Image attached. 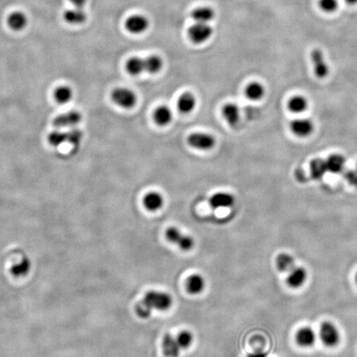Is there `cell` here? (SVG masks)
Listing matches in <instances>:
<instances>
[{
  "instance_id": "6da1fadb",
  "label": "cell",
  "mask_w": 357,
  "mask_h": 357,
  "mask_svg": "<svg viewBox=\"0 0 357 357\" xmlns=\"http://www.w3.org/2000/svg\"><path fill=\"white\" fill-rule=\"evenodd\" d=\"M172 297L165 292L151 290L147 292L142 301L136 307V313L142 318H147L152 310L165 311L172 305Z\"/></svg>"
},
{
  "instance_id": "7a4b0ae2",
  "label": "cell",
  "mask_w": 357,
  "mask_h": 357,
  "mask_svg": "<svg viewBox=\"0 0 357 357\" xmlns=\"http://www.w3.org/2000/svg\"><path fill=\"white\" fill-rule=\"evenodd\" d=\"M163 61L160 56L132 57L126 61V70L131 76H139L143 73L156 74L162 69Z\"/></svg>"
},
{
  "instance_id": "3957f363",
  "label": "cell",
  "mask_w": 357,
  "mask_h": 357,
  "mask_svg": "<svg viewBox=\"0 0 357 357\" xmlns=\"http://www.w3.org/2000/svg\"><path fill=\"white\" fill-rule=\"evenodd\" d=\"M83 132L80 129H59L51 132L48 136V141L54 147H61L63 145L71 146L72 151L80 148L83 141Z\"/></svg>"
},
{
  "instance_id": "277c9868",
  "label": "cell",
  "mask_w": 357,
  "mask_h": 357,
  "mask_svg": "<svg viewBox=\"0 0 357 357\" xmlns=\"http://www.w3.org/2000/svg\"><path fill=\"white\" fill-rule=\"evenodd\" d=\"M319 337L323 345L328 348H334L340 343V332L337 326L329 321H325L321 324Z\"/></svg>"
},
{
  "instance_id": "5b68a950",
  "label": "cell",
  "mask_w": 357,
  "mask_h": 357,
  "mask_svg": "<svg viewBox=\"0 0 357 357\" xmlns=\"http://www.w3.org/2000/svg\"><path fill=\"white\" fill-rule=\"evenodd\" d=\"M289 129L294 136L299 138H306L314 133L315 124L308 118H297L289 123Z\"/></svg>"
},
{
  "instance_id": "8992f818",
  "label": "cell",
  "mask_w": 357,
  "mask_h": 357,
  "mask_svg": "<svg viewBox=\"0 0 357 357\" xmlns=\"http://www.w3.org/2000/svg\"><path fill=\"white\" fill-rule=\"evenodd\" d=\"M112 100L119 107L131 109L136 105L137 98L136 94L127 88H117L112 92Z\"/></svg>"
},
{
  "instance_id": "52a82bcc",
  "label": "cell",
  "mask_w": 357,
  "mask_h": 357,
  "mask_svg": "<svg viewBox=\"0 0 357 357\" xmlns=\"http://www.w3.org/2000/svg\"><path fill=\"white\" fill-rule=\"evenodd\" d=\"M188 35L194 43H204L212 37L213 28L208 23L196 22L189 28Z\"/></svg>"
},
{
  "instance_id": "ba28073f",
  "label": "cell",
  "mask_w": 357,
  "mask_h": 357,
  "mask_svg": "<svg viewBox=\"0 0 357 357\" xmlns=\"http://www.w3.org/2000/svg\"><path fill=\"white\" fill-rule=\"evenodd\" d=\"M188 143L194 148L208 151L215 146L216 140L210 134L205 132H195L188 137Z\"/></svg>"
},
{
  "instance_id": "9c48e42d",
  "label": "cell",
  "mask_w": 357,
  "mask_h": 357,
  "mask_svg": "<svg viewBox=\"0 0 357 357\" xmlns=\"http://www.w3.org/2000/svg\"><path fill=\"white\" fill-rule=\"evenodd\" d=\"M82 121V115L76 110H71L59 115L54 120V125L58 129H71L76 127Z\"/></svg>"
},
{
  "instance_id": "30bf717a",
  "label": "cell",
  "mask_w": 357,
  "mask_h": 357,
  "mask_svg": "<svg viewBox=\"0 0 357 357\" xmlns=\"http://www.w3.org/2000/svg\"><path fill=\"white\" fill-rule=\"evenodd\" d=\"M165 236L169 241L177 245L182 250H190L194 246L195 242L193 238L183 234L180 230L174 227L167 229Z\"/></svg>"
},
{
  "instance_id": "8fae6325",
  "label": "cell",
  "mask_w": 357,
  "mask_h": 357,
  "mask_svg": "<svg viewBox=\"0 0 357 357\" xmlns=\"http://www.w3.org/2000/svg\"><path fill=\"white\" fill-rule=\"evenodd\" d=\"M311 60L314 66V75L318 79H325L329 75L328 66L323 51L320 49H314L312 51Z\"/></svg>"
},
{
  "instance_id": "7c38bea8",
  "label": "cell",
  "mask_w": 357,
  "mask_h": 357,
  "mask_svg": "<svg viewBox=\"0 0 357 357\" xmlns=\"http://www.w3.org/2000/svg\"><path fill=\"white\" fill-rule=\"evenodd\" d=\"M126 29L133 34H141L149 27V21L142 15H132L125 22Z\"/></svg>"
},
{
  "instance_id": "4fadbf2b",
  "label": "cell",
  "mask_w": 357,
  "mask_h": 357,
  "mask_svg": "<svg viewBox=\"0 0 357 357\" xmlns=\"http://www.w3.org/2000/svg\"><path fill=\"white\" fill-rule=\"evenodd\" d=\"M309 107V100L304 95H293L287 101V109L294 115H301L306 112Z\"/></svg>"
},
{
  "instance_id": "5bb4252c",
  "label": "cell",
  "mask_w": 357,
  "mask_h": 357,
  "mask_svg": "<svg viewBox=\"0 0 357 357\" xmlns=\"http://www.w3.org/2000/svg\"><path fill=\"white\" fill-rule=\"evenodd\" d=\"M308 277V273L304 268L301 266H294L289 270L287 275V284L293 289H298L304 285Z\"/></svg>"
},
{
  "instance_id": "9a60e30c",
  "label": "cell",
  "mask_w": 357,
  "mask_h": 357,
  "mask_svg": "<svg viewBox=\"0 0 357 357\" xmlns=\"http://www.w3.org/2000/svg\"><path fill=\"white\" fill-rule=\"evenodd\" d=\"M234 203H235V197L229 193H217L212 195L209 199V205L214 209L230 208L234 205Z\"/></svg>"
},
{
  "instance_id": "2e32d148",
  "label": "cell",
  "mask_w": 357,
  "mask_h": 357,
  "mask_svg": "<svg viewBox=\"0 0 357 357\" xmlns=\"http://www.w3.org/2000/svg\"><path fill=\"white\" fill-rule=\"evenodd\" d=\"M295 340L297 344L300 347L310 348L313 347L316 342V333L311 328L304 327L297 332Z\"/></svg>"
},
{
  "instance_id": "e0dca14e",
  "label": "cell",
  "mask_w": 357,
  "mask_h": 357,
  "mask_svg": "<svg viewBox=\"0 0 357 357\" xmlns=\"http://www.w3.org/2000/svg\"><path fill=\"white\" fill-rule=\"evenodd\" d=\"M162 349L163 353L167 357H177L181 350L176 338L170 334H166L163 338Z\"/></svg>"
},
{
  "instance_id": "ac0fdd59",
  "label": "cell",
  "mask_w": 357,
  "mask_h": 357,
  "mask_svg": "<svg viewBox=\"0 0 357 357\" xmlns=\"http://www.w3.org/2000/svg\"><path fill=\"white\" fill-rule=\"evenodd\" d=\"M225 121L231 126H236L240 120V110L235 104H227L222 110Z\"/></svg>"
},
{
  "instance_id": "d6986e66",
  "label": "cell",
  "mask_w": 357,
  "mask_h": 357,
  "mask_svg": "<svg viewBox=\"0 0 357 357\" xmlns=\"http://www.w3.org/2000/svg\"><path fill=\"white\" fill-rule=\"evenodd\" d=\"M164 204V198L160 193L150 192L143 198V205L149 211H157Z\"/></svg>"
},
{
  "instance_id": "ffe728a7",
  "label": "cell",
  "mask_w": 357,
  "mask_h": 357,
  "mask_svg": "<svg viewBox=\"0 0 357 357\" xmlns=\"http://www.w3.org/2000/svg\"><path fill=\"white\" fill-rule=\"evenodd\" d=\"M245 96L251 101H260L265 95V88L260 82H251L245 90Z\"/></svg>"
},
{
  "instance_id": "44dd1931",
  "label": "cell",
  "mask_w": 357,
  "mask_h": 357,
  "mask_svg": "<svg viewBox=\"0 0 357 357\" xmlns=\"http://www.w3.org/2000/svg\"><path fill=\"white\" fill-rule=\"evenodd\" d=\"M64 19L71 24H83L87 20V13L80 7L69 9L64 12Z\"/></svg>"
},
{
  "instance_id": "7402d4cb",
  "label": "cell",
  "mask_w": 357,
  "mask_h": 357,
  "mask_svg": "<svg viewBox=\"0 0 357 357\" xmlns=\"http://www.w3.org/2000/svg\"><path fill=\"white\" fill-rule=\"evenodd\" d=\"M7 24L13 31H22L27 25V17L24 12L16 11L9 15L7 18Z\"/></svg>"
},
{
  "instance_id": "603a6c76",
  "label": "cell",
  "mask_w": 357,
  "mask_h": 357,
  "mask_svg": "<svg viewBox=\"0 0 357 357\" xmlns=\"http://www.w3.org/2000/svg\"><path fill=\"white\" fill-rule=\"evenodd\" d=\"M177 107L182 114H190L196 107V99L191 93H185L178 100Z\"/></svg>"
},
{
  "instance_id": "cb8c5ba5",
  "label": "cell",
  "mask_w": 357,
  "mask_h": 357,
  "mask_svg": "<svg viewBox=\"0 0 357 357\" xmlns=\"http://www.w3.org/2000/svg\"><path fill=\"white\" fill-rule=\"evenodd\" d=\"M326 166L330 173H340L345 167L346 160L342 155L333 154L325 160Z\"/></svg>"
},
{
  "instance_id": "d4e9b609",
  "label": "cell",
  "mask_w": 357,
  "mask_h": 357,
  "mask_svg": "<svg viewBox=\"0 0 357 357\" xmlns=\"http://www.w3.org/2000/svg\"><path fill=\"white\" fill-rule=\"evenodd\" d=\"M215 12L212 7H198L193 11L191 17L196 22L201 23H208L211 20L214 19Z\"/></svg>"
},
{
  "instance_id": "484cf974",
  "label": "cell",
  "mask_w": 357,
  "mask_h": 357,
  "mask_svg": "<svg viewBox=\"0 0 357 357\" xmlns=\"http://www.w3.org/2000/svg\"><path fill=\"white\" fill-rule=\"evenodd\" d=\"M173 113L170 108L162 105L157 108L154 113V119L160 126H166L172 121Z\"/></svg>"
},
{
  "instance_id": "4316f807",
  "label": "cell",
  "mask_w": 357,
  "mask_h": 357,
  "mask_svg": "<svg viewBox=\"0 0 357 357\" xmlns=\"http://www.w3.org/2000/svg\"><path fill=\"white\" fill-rule=\"evenodd\" d=\"M205 287V281L201 275L195 274L187 279V289L190 294H200Z\"/></svg>"
},
{
  "instance_id": "83f0119b",
  "label": "cell",
  "mask_w": 357,
  "mask_h": 357,
  "mask_svg": "<svg viewBox=\"0 0 357 357\" xmlns=\"http://www.w3.org/2000/svg\"><path fill=\"white\" fill-rule=\"evenodd\" d=\"M73 97V90L68 85H61L55 91V99L61 105L68 104L71 102Z\"/></svg>"
},
{
  "instance_id": "f1b7e54d",
  "label": "cell",
  "mask_w": 357,
  "mask_h": 357,
  "mask_svg": "<svg viewBox=\"0 0 357 357\" xmlns=\"http://www.w3.org/2000/svg\"><path fill=\"white\" fill-rule=\"evenodd\" d=\"M276 266L282 272H289L295 266L294 257L288 253L279 254L276 258Z\"/></svg>"
},
{
  "instance_id": "f546056e",
  "label": "cell",
  "mask_w": 357,
  "mask_h": 357,
  "mask_svg": "<svg viewBox=\"0 0 357 357\" xmlns=\"http://www.w3.org/2000/svg\"><path fill=\"white\" fill-rule=\"evenodd\" d=\"M31 266L32 265H31L29 259L24 258L21 262L12 266L11 272L16 277H22L29 273Z\"/></svg>"
},
{
  "instance_id": "4dcf8cb0",
  "label": "cell",
  "mask_w": 357,
  "mask_h": 357,
  "mask_svg": "<svg viewBox=\"0 0 357 357\" xmlns=\"http://www.w3.org/2000/svg\"><path fill=\"white\" fill-rule=\"evenodd\" d=\"M311 171L314 177H322L325 174L326 171H328L327 166H326L325 160L318 159V160L312 161Z\"/></svg>"
},
{
  "instance_id": "1f68e13d",
  "label": "cell",
  "mask_w": 357,
  "mask_h": 357,
  "mask_svg": "<svg viewBox=\"0 0 357 357\" xmlns=\"http://www.w3.org/2000/svg\"><path fill=\"white\" fill-rule=\"evenodd\" d=\"M176 339H177L180 348L182 349V348H188L190 347L192 344L194 338H193L192 333L188 331H183L180 333V334H178Z\"/></svg>"
},
{
  "instance_id": "d6a6232c",
  "label": "cell",
  "mask_w": 357,
  "mask_h": 357,
  "mask_svg": "<svg viewBox=\"0 0 357 357\" xmlns=\"http://www.w3.org/2000/svg\"><path fill=\"white\" fill-rule=\"evenodd\" d=\"M319 7L323 12L332 13L338 9V0H319Z\"/></svg>"
},
{
  "instance_id": "836d02e7",
  "label": "cell",
  "mask_w": 357,
  "mask_h": 357,
  "mask_svg": "<svg viewBox=\"0 0 357 357\" xmlns=\"http://www.w3.org/2000/svg\"><path fill=\"white\" fill-rule=\"evenodd\" d=\"M246 357H267V353L263 351H256L254 353H250Z\"/></svg>"
},
{
  "instance_id": "e575fe53",
  "label": "cell",
  "mask_w": 357,
  "mask_h": 357,
  "mask_svg": "<svg viewBox=\"0 0 357 357\" xmlns=\"http://www.w3.org/2000/svg\"><path fill=\"white\" fill-rule=\"evenodd\" d=\"M70 1L76 6V7H80V8H82L87 2V0H70Z\"/></svg>"
},
{
  "instance_id": "d590c367",
  "label": "cell",
  "mask_w": 357,
  "mask_h": 357,
  "mask_svg": "<svg viewBox=\"0 0 357 357\" xmlns=\"http://www.w3.org/2000/svg\"><path fill=\"white\" fill-rule=\"evenodd\" d=\"M346 2H348L349 5L357 4V0H346Z\"/></svg>"
},
{
  "instance_id": "8d00e7d4",
  "label": "cell",
  "mask_w": 357,
  "mask_h": 357,
  "mask_svg": "<svg viewBox=\"0 0 357 357\" xmlns=\"http://www.w3.org/2000/svg\"><path fill=\"white\" fill-rule=\"evenodd\" d=\"M355 173H356V177H355L356 179H355V180H354V181H355V182L357 183V170H356Z\"/></svg>"
},
{
  "instance_id": "74e56055",
  "label": "cell",
  "mask_w": 357,
  "mask_h": 357,
  "mask_svg": "<svg viewBox=\"0 0 357 357\" xmlns=\"http://www.w3.org/2000/svg\"><path fill=\"white\" fill-rule=\"evenodd\" d=\"M355 279H356V282H357V274H356Z\"/></svg>"
}]
</instances>
